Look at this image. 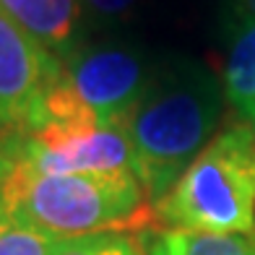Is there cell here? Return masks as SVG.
<instances>
[{
    "mask_svg": "<svg viewBox=\"0 0 255 255\" xmlns=\"http://www.w3.org/2000/svg\"><path fill=\"white\" fill-rule=\"evenodd\" d=\"M222 86L195 60L156 65L146 91L120 123L146 198L156 203L203 151L222 115Z\"/></svg>",
    "mask_w": 255,
    "mask_h": 255,
    "instance_id": "cell-1",
    "label": "cell"
},
{
    "mask_svg": "<svg viewBox=\"0 0 255 255\" xmlns=\"http://www.w3.org/2000/svg\"><path fill=\"white\" fill-rule=\"evenodd\" d=\"M5 216L57 240L159 227L156 208L133 169L39 175L18 159L5 182Z\"/></svg>",
    "mask_w": 255,
    "mask_h": 255,
    "instance_id": "cell-2",
    "label": "cell"
},
{
    "mask_svg": "<svg viewBox=\"0 0 255 255\" xmlns=\"http://www.w3.org/2000/svg\"><path fill=\"white\" fill-rule=\"evenodd\" d=\"M159 227L211 235L255 232V133L222 130L154 203Z\"/></svg>",
    "mask_w": 255,
    "mask_h": 255,
    "instance_id": "cell-3",
    "label": "cell"
},
{
    "mask_svg": "<svg viewBox=\"0 0 255 255\" xmlns=\"http://www.w3.org/2000/svg\"><path fill=\"white\" fill-rule=\"evenodd\" d=\"M154 65L141 47L125 42H89L63 60L60 81L102 125L120 128L141 99Z\"/></svg>",
    "mask_w": 255,
    "mask_h": 255,
    "instance_id": "cell-4",
    "label": "cell"
},
{
    "mask_svg": "<svg viewBox=\"0 0 255 255\" xmlns=\"http://www.w3.org/2000/svg\"><path fill=\"white\" fill-rule=\"evenodd\" d=\"M63 63L0 10V146L16 159Z\"/></svg>",
    "mask_w": 255,
    "mask_h": 255,
    "instance_id": "cell-5",
    "label": "cell"
},
{
    "mask_svg": "<svg viewBox=\"0 0 255 255\" xmlns=\"http://www.w3.org/2000/svg\"><path fill=\"white\" fill-rule=\"evenodd\" d=\"M16 159L39 175H91L133 169V154L125 133L97 120L42 123L24 138Z\"/></svg>",
    "mask_w": 255,
    "mask_h": 255,
    "instance_id": "cell-6",
    "label": "cell"
},
{
    "mask_svg": "<svg viewBox=\"0 0 255 255\" xmlns=\"http://www.w3.org/2000/svg\"><path fill=\"white\" fill-rule=\"evenodd\" d=\"M0 10L60 63L68 60L81 44L78 0H0Z\"/></svg>",
    "mask_w": 255,
    "mask_h": 255,
    "instance_id": "cell-7",
    "label": "cell"
},
{
    "mask_svg": "<svg viewBox=\"0 0 255 255\" xmlns=\"http://www.w3.org/2000/svg\"><path fill=\"white\" fill-rule=\"evenodd\" d=\"M224 91L242 118L255 123V16H240L227 44Z\"/></svg>",
    "mask_w": 255,
    "mask_h": 255,
    "instance_id": "cell-8",
    "label": "cell"
},
{
    "mask_svg": "<svg viewBox=\"0 0 255 255\" xmlns=\"http://www.w3.org/2000/svg\"><path fill=\"white\" fill-rule=\"evenodd\" d=\"M151 255H255V232L211 235V232L169 229L154 242Z\"/></svg>",
    "mask_w": 255,
    "mask_h": 255,
    "instance_id": "cell-9",
    "label": "cell"
},
{
    "mask_svg": "<svg viewBox=\"0 0 255 255\" xmlns=\"http://www.w3.org/2000/svg\"><path fill=\"white\" fill-rule=\"evenodd\" d=\"M55 255H146L143 242L130 232H99L60 240Z\"/></svg>",
    "mask_w": 255,
    "mask_h": 255,
    "instance_id": "cell-10",
    "label": "cell"
},
{
    "mask_svg": "<svg viewBox=\"0 0 255 255\" xmlns=\"http://www.w3.org/2000/svg\"><path fill=\"white\" fill-rule=\"evenodd\" d=\"M60 240L18 219H0V255H55Z\"/></svg>",
    "mask_w": 255,
    "mask_h": 255,
    "instance_id": "cell-11",
    "label": "cell"
},
{
    "mask_svg": "<svg viewBox=\"0 0 255 255\" xmlns=\"http://www.w3.org/2000/svg\"><path fill=\"white\" fill-rule=\"evenodd\" d=\"M81 3L91 18L102 21V24H118L135 8L138 0H81Z\"/></svg>",
    "mask_w": 255,
    "mask_h": 255,
    "instance_id": "cell-12",
    "label": "cell"
},
{
    "mask_svg": "<svg viewBox=\"0 0 255 255\" xmlns=\"http://www.w3.org/2000/svg\"><path fill=\"white\" fill-rule=\"evenodd\" d=\"M10 169H13V156L0 146V219L5 216V182H8Z\"/></svg>",
    "mask_w": 255,
    "mask_h": 255,
    "instance_id": "cell-13",
    "label": "cell"
},
{
    "mask_svg": "<svg viewBox=\"0 0 255 255\" xmlns=\"http://www.w3.org/2000/svg\"><path fill=\"white\" fill-rule=\"evenodd\" d=\"M242 16H255V0H242Z\"/></svg>",
    "mask_w": 255,
    "mask_h": 255,
    "instance_id": "cell-14",
    "label": "cell"
}]
</instances>
